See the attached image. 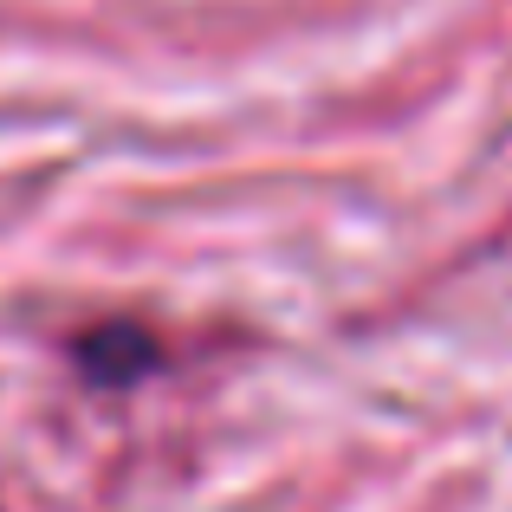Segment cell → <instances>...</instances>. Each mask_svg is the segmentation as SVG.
<instances>
[{
	"label": "cell",
	"mask_w": 512,
	"mask_h": 512,
	"mask_svg": "<svg viewBox=\"0 0 512 512\" xmlns=\"http://www.w3.org/2000/svg\"><path fill=\"white\" fill-rule=\"evenodd\" d=\"M78 357H85L91 376H137V370H150V338H137V331H104V338L78 344Z\"/></svg>",
	"instance_id": "6da1fadb"
}]
</instances>
